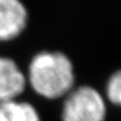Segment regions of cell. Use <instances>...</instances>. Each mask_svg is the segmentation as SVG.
Returning <instances> with one entry per match:
<instances>
[{
	"label": "cell",
	"instance_id": "1",
	"mask_svg": "<svg viewBox=\"0 0 121 121\" xmlns=\"http://www.w3.org/2000/svg\"><path fill=\"white\" fill-rule=\"evenodd\" d=\"M27 84L38 95L47 100L64 98L75 86L71 59L61 52H40L28 65Z\"/></svg>",
	"mask_w": 121,
	"mask_h": 121
},
{
	"label": "cell",
	"instance_id": "2",
	"mask_svg": "<svg viewBox=\"0 0 121 121\" xmlns=\"http://www.w3.org/2000/svg\"><path fill=\"white\" fill-rule=\"evenodd\" d=\"M106 99L95 88L82 85L64 96L61 121H106Z\"/></svg>",
	"mask_w": 121,
	"mask_h": 121
},
{
	"label": "cell",
	"instance_id": "3",
	"mask_svg": "<svg viewBox=\"0 0 121 121\" xmlns=\"http://www.w3.org/2000/svg\"><path fill=\"white\" fill-rule=\"evenodd\" d=\"M29 13L22 0H0V42H10L25 31Z\"/></svg>",
	"mask_w": 121,
	"mask_h": 121
},
{
	"label": "cell",
	"instance_id": "4",
	"mask_svg": "<svg viewBox=\"0 0 121 121\" xmlns=\"http://www.w3.org/2000/svg\"><path fill=\"white\" fill-rule=\"evenodd\" d=\"M26 74L14 59L0 56V103L18 100L27 87Z\"/></svg>",
	"mask_w": 121,
	"mask_h": 121
},
{
	"label": "cell",
	"instance_id": "5",
	"mask_svg": "<svg viewBox=\"0 0 121 121\" xmlns=\"http://www.w3.org/2000/svg\"><path fill=\"white\" fill-rule=\"evenodd\" d=\"M0 121H42L40 112L31 103L12 100L0 103Z\"/></svg>",
	"mask_w": 121,
	"mask_h": 121
},
{
	"label": "cell",
	"instance_id": "6",
	"mask_svg": "<svg viewBox=\"0 0 121 121\" xmlns=\"http://www.w3.org/2000/svg\"><path fill=\"white\" fill-rule=\"evenodd\" d=\"M105 92L108 102L121 107V69L112 73L108 78Z\"/></svg>",
	"mask_w": 121,
	"mask_h": 121
}]
</instances>
